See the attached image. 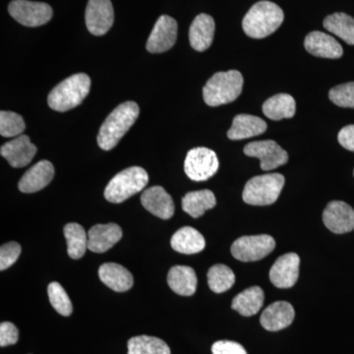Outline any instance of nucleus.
Segmentation results:
<instances>
[{"label": "nucleus", "mask_w": 354, "mask_h": 354, "mask_svg": "<svg viewBox=\"0 0 354 354\" xmlns=\"http://www.w3.org/2000/svg\"><path fill=\"white\" fill-rule=\"evenodd\" d=\"M140 109L135 102H125L113 109L100 128L97 145L104 151L113 150L138 120Z\"/></svg>", "instance_id": "f257e3e1"}, {"label": "nucleus", "mask_w": 354, "mask_h": 354, "mask_svg": "<svg viewBox=\"0 0 354 354\" xmlns=\"http://www.w3.org/2000/svg\"><path fill=\"white\" fill-rule=\"evenodd\" d=\"M285 19L283 9L271 1H260L254 4L242 22L247 36L253 39H264L277 31Z\"/></svg>", "instance_id": "f03ea898"}, {"label": "nucleus", "mask_w": 354, "mask_h": 354, "mask_svg": "<svg viewBox=\"0 0 354 354\" xmlns=\"http://www.w3.org/2000/svg\"><path fill=\"white\" fill-rule=\"evenodd\" d=\"M91 90L90 77L85 73L74 74L51 90L48 104L59 113L68 111L82 104Z\"/></svg>", "instance_id": "7ed1b4c3"}, {"label": "nucleus", "mask_w": 354, "mask_h": 354, "mask_svg": "<svg viewBox=\"0 0 354 354\" xmlns=\"http://www.w3.org/2000/svg\"><path fill=\"white\" fill-rule=\"evenodd\" d=\"M243 88V76L237 70L218 72L203 88V97L209 106H218L235 101Z\"/></svg>", "instance_id": "20e7f679"}, {"label": "nucleus", "mask_w": 354, "mask_h": 354, "mask_svg": "<svg viewBox=\"0 0 354 354\" xmlns=\"http://www.w3.org/2000/svg\"><path fill=\"white\" fill-rule=\"evenodd\" d=\"M148 183L149 176L143 167H128L109 181L104 189V198L113 204H120L143 190Z\"/></svg>", "instance_id": "39448f33"}, {"label": "nucleus", "mask_w": 354, "mask_h": 354, "mask_svg": "<svg viewBox=\"0 0 354 354\" xmlns=\"http://www.w3.org/2000/svg\"><path fill=\"white\" fill-rule=\"evenodd\" d=\"M285 176L281 174H268L253 177L244 187L243 201L253 206H268L278 200L283 186Z\"/></svg>", "instance_id": "423d86ee"}, {"label": "nucleus", "mask_w": 354, "mask_h": 354, "mask_svg": "<svg viewBox=\"0 0 354 354\" xmlns=\"http://www.w3.org/2000/svg\"><path fill=\"white\" fill-rule=\"evenodd\" d=\"M220 162L213 150L204 147L194 148L187 153L184 162L186 176L193 181H206L218 171Z\"/></svg>", "instance_id": "0eeeda50"}, {"label": "nucleus", "mask_w": 354, "mask_h": 354, "mask_svg": "<svg viewBox=\"0 0 354 354\" xmlns=\"http://www.w3.org/2000/svg\"><path fill=\"white\" fill-rule=\"evenodd\" d=\"M274 247L276 241L268 234L242 236L232 244V254L241 262H255L269 255Z\"/></svg>", "instance_id": "6e6552de"}, {"label": "nucleus", "mask_w": 354, "mask_h": 354, "mask_svg": "<svg viewBox=\"0 0 354 354\" xmlns=\"http://www.w3.org/2000/svg\"><path fill=\"white\" fill-rule=\"evenodd\" d=\"M9 14L26 27H39L50 22L53 18V8L44 2L29 0H13L8 6Z\"/></svg>", "instance_id": "1a4fd4ad"}, {"label": "nucleus", "mask_w": 354, "mask_h": 354, "mask_svg": "<svg viewBox=\"0 0 354 354\" xmlns=\"http://www.w3.org/2000/svg\"><path fill=\"white\" fill-rule=\"evenodd\" d=\"M248 157L259 158L263 171H272L288 162V153L272 140L256 141L244 147Z\"/></svg>", "instance_id": "9d476101"}, {"label": "nucleus", "mask_w": 354, "mask_h": 354, "mask_svg": "<svg viewBox=\"0 0 354 354\" xmlns=\"http://www.w3.org/2000/svg\"><path fill=\"white\" fill-rule=\"evenodd\" d=\"M86 26L94 36H104L113 27L114 11L111 0H88L85 12Z\"/></svg>", "instance_id": "9b49d317"}, {"label": "nucleus", "mask_w": 354, "mask_h": 354, "mask_svg": "<svg viewBox=\"0 0 354 354\" xmlns=\"http://www.w3.org/2000/svg\"><path fill=\"white\" fill-rule=\"evenodd\" d=\"M177 23L171 16L158 18L147 41L146 48L151 53H162L171 50L176 43Z\"/></svg>", "instance_id": "f8f14e48"}, {"label": "nucleus", "mask_w": 354, "mask_h": 354, "mask_svg": "<svg viewBox=\"0 0 354 354\" xmlns=\"http://www.w3.org/2000/svg\"><path fill=\"white\" fill-rule=\"evenodd\" d=\"M300 258L297 254L288 253L274 262L270 271L272 285L279 288H290L299 277Z\"/></svg>", "instance_id": "ddd939ff"}, {"label": "nucleus", "mask_w": 354, "mask_h": 354, "mask_svg": "<svg viewBox=\"0 0 354 354\" xmlns=\"http://www.w3.org/2000/svg\"><path fill=\"white\" fill-rule=\"evenodd\" d=\"M323 221L334 234H346L354 230V209L344 202H330L324 211Z\"/></svg>", "instance_id": "4468645a"}, {"label": "nucleus", "mask_w": 354, "mask_h": 354, "mask_svg": "<svg viewBox=\"0 0 354 354\" xmlns=\"http://www.w3.org/2000/svg\"><path fill=\"white\" fill-rule=\"evenodd\" d=\"M37 151V147L32 143L29 136L20 135L4 144L0 149V153L11 167L19 169L32 162Z\"/></svg>", "instance_id": "2eb2a0df"}, {"label": "nucleus", "mask_w": 354, "mask_h": 354, "mask_svg": "<svg viewBox=\"0 0 354 354\" xmlns=\"http://www.w3.org/2000/svg\"><path fill=\"white\" fill-rule=\"evenodd\" d=\"M141 203L147 211L162 220L171 218L176 209L171 195L162 186H153L144 191Z\"/></svg>", "instance_id": "dca6fc26"}, {"label": "nucleus", "mask_w": 354, "mask_h": 354, "mask_svg": "<svg viewBox=\"0 0 354 354\" xmlns=\"http://www.w3.org/2000/svg\"><path fill=\"white\" fill-rule=\"evenodd\" d=\"M122 239V230L116 223L95 225L88 232V249L95 253H104Z\"/></svg>", "instance_id": "f3484780"}, {"label": "nucleus", "mask_w": 354, "mask_h": 354, "mask_svg": "<svg viewBox=\"0 0 354 354\" xmlns=\"http://www.w3.org/2000/svg\"><path fill=\"white\" fill-rule=\"evenodd\" d=\"M55 176V167L48 160H41L26 171L18 183L23 193H35L44 189Z\"/></svg>", "instance_id": "a211bd4d"}, {"label": "nucleus", "mask_w": 354, "mask_h": 354, "mask_svg": "<svg viewBox=\"0 0 354 354\" xmlns=\"http://www.w3.org/2000/svg\"><path fill=\"white\" fill-rule=\"evenodd\" d=\"M295 309L286 301H277L270 305L261 315L262 327L270 332L286 329L295 320Z\"/></svg>", "instance_id": "6ab92c4d"}, {"label": "nucleus", "mask_w": 354, "mask_h": 354, "mask_svg": "<svg viewBox=\"0 0 354 354\" xmlns=\"http://www.w3.org/2000/svg\"><path fill=\"white\" fill-rule=\"evenodd\" d=\"M304 46L309 53L317 57L335 59L344 55V50L339 41L323 32L315 31L307 35Z\"/></svg>", "instance_id": "aec40b11"}, {"label": "nucleus", "mask_w": 354, "mask_h": 354, "mask_svg": "<svg viewBox=\"0 0 354 354\" xmlns=\"http://www.w3.org/2000/svg\"><path fill=\"white\" fill-rule=\"evenodd\" d=\"M215 21L208 14H199L190 26L191 46L197 51L208 50L215 36Z\"/></svg>", "instance_id": "412c9836"}, {"label": "nucleus", "mask_w": 354, "mask_h": 354, "mask_svg": "<svg viewBox=\"0 0 354 354\" xmlns=\"http://www.w3.org/2000/svg\"><path fill=\"white\" fill-rule=\"evenodd\" d=\"M99 277L104 285L116 292H125L134 283L131 272L116 263L102 264L99 269Z\"/></svg>", "instance_id": "4be33fe9"}, {"label": "nucleus", "mask_w": 354, "mask_h": 354, "mask_svg": "<svg viewBox=\"0 0 354 354\" xmlns=\"http://www.w3.org/2000/svg\"><path fill=\"white\" fill-rule=\"evenodd\" d=\"M196 272L187 266H174L167 274V283L172 291L183 297H191L197 288Z\"/></svg>", "instance_id": "5701e85b"}, {"label": "nucleus", "mask_w": 354, "mask_h": 354, "mask_svg": "<svg viewBox=\"0 0 354 354\" xmlns=\"http://www.w3.org/2000/svg\"><path fill=\"white\" fill-rule=\"evenodd\" d=\"M267 130V123L258 116L239 114L235 116L232 127L227 131L230 140H243L258 136Z\"/></svg>", "instance_id": "b1692460"}, {"label": "nucleus", "mask_w": 354, "mask_h": 354, "mask_svg": "<svg viewBox=\"0 0 354 354\" xmlns=\"http://www.w3.org/2000/svg\"><path fill=\"white\" fill-rule=\"evenodd\" d=\"M171 244L172 249L176 252L191 255L204 250L206 241L204 236L195 228L184 227L172 235Z\"/></svg>", "instance_id": "393cba45"}, {"label": "nucleus", "mask_w": 354, "mask_h": 354, "mask_svg": "<svg viewBox=\"0 0 354 354\" xmlns=\"http://www.w3.org/2000/svg\"><path fill=\"white\" fill-rule=\"evenodd\" d=\"M264 291L259 286L247 288L232 300V307L242 316L255 315L264 304Z\"/></svg>", "instance_id": "a878e982"}, {"label": "nucleus", "mask_w": 354, "mask_h": 354, "mask_svg": "<svg viewBox=\"0 0 354 354\" xmlns=\"http://www.w3.org/2000/svg\"><path fill=\"white\" fill-rule=\"evenodd\" d=\"M263 113L272 120L291 118L297 111V104L292 95L278 94L272 95L263 104Z\"/></svg>", "instance_id": "bb28decb"}, {"label": "nucleus", "mask_w": 354, "mask_h": 354, "mask_svg": "<svg viewBox=\"0 0 354 354\" xmlns=\"http://www.w3.org/2000/svg\"><path fill=\"white\" fill-rule=\"evenodd\" d=\"M216 205L215 194L211 190L193 191L183 198V209L185 213L197 218Z\"/></svg>", "instance_id": "cd10ccee"}, {"label": "nucleus", "mask_w": 354, "mask_h": 354, "mask_svg": "<svg viewBox=\"0 0 354 354\" xmlns=\"http://www.w3.org/2000/svg\"><path fill=\"white\" fill-rule=\"evenodd\" d=\"M64 236L68 245V255L74 260L80 259L88 249V234L82 225L76 223H67Z\"/></svg>", "instance_id": "c85d7f7f"}, {"label": "nucleus", "mask_w": 354, "mask_h": 354, "mask_svg": "<svg viewBox=\"0 0 354 354\" xmlns=\"http://www.w3.org/2000/svg\"><path fill=\"white\" fill-rule=\"evenodd\" d=\"M324 28L341 38L346 44L354 46V19L346 13H335L324 20Z\"/></svg>", "instance_id": "c756f323"}, {"label": "nucleus", "mask_w": 354, "mask_h": 354, "mask_svg": "<svg viewBox=\"0 0 354 354\" xmlns=\"http://www.w3.org/2000/svg\"><path fill=\"white\" fill-rule=\"evenodd\" d=\"M128 354H171V348L158 337L139 335L128 341Z\"/></svg>", "instance_id": "7c9ffc66"}, {"label": "nucleus", "mask_w": 354, "mask_h": 354, "mask_svg": "<svg viewBox=\"0 0 354 354\" xmlns=\"http://www.w3.org/2000/svg\"><path fill=\"white\" fill-rule=\"evenodd\" d=\"M234 283V272L227 266L218 264L209 268L208 272V285L209 288L214 292H225V291L232 288Z\"/></svg>", "instance_id": "2f4dec72"}, {"label": "nucleus", "mask_w": 354, "mask_h": 354, "mask_svg": "<svg viewBox=\"0 0 354 354\" xmlns=\"http://www.w3.org/2000/svg\"><path fill=\"white\" fill-rule=\"evenodd\" d=\"M48 295L50 304L60 315L64 317L71 315L72 312H73V305H72L71 300H70L66 291L60 283H57V281L50 283L48 288Z\"/></svg>", "instance_id": "473e14b6"}, {"label": "nucleus", "mask_w": 354, "mask_h": 354, "mask_svg": "<svg viewBox=\"0 0 354 354\" xmlns=\"http://www.w3.org/2000/svg\"><path fill=\"white\" fill-rule=\"evenodd\" d=\"M25 128V121L20 114L6 111L0 113V134L2 137L12 138L20 136Z\"/></svg>", "instance_id": "72a5a7b5"}, {"label": "nucleus", "mask_w": 354, "mask_h": 354, "mask_svg": "<svg viewBox=\"0 0 354 354\" xmlns=\"http://www.w3.org/2000/svg\"><path fill=\"white\" fill-rule=\"evenodd\" d=\"M329 97L335 106L354 109V82L342 84L330 88Z\"/></svg>", "instance_id": "f704fd0d"}, {"label": "nucleus", "mask_w": 354, "mask_h": 354, "mask_svg": "<svg viewBox=\"0 0 354 354\" xmlns=\"http://www.w3.org/2000/svg\"><path fill=\"white\" fill-rule=\"evenodd\" d=\"M21 246L17 242H8L0 248V270L8 269L20 257Z\"/></svg>", "instance_id": "c9c22d12"}, {"label": "nucleus", "mask_w": 354, "mask_h": 354, "mask_svg": "<svg viewBox=\"0 0 354 354\" xmlns=\"http://www.w3.org/2000/svg\"><path fill=\"white\" fill-rule=\"evenodd\" d=\"M19 332L14 324L3 322L0 325V346H12L18 342Z\"/></svg>", "instance_id": "e433bc0d"}, {"label": "nucleus", "mask_w": 354, "mask_h": 354, "mask_svg": "<svg viewBox=\"0 0 354 354\" xmlns=\"http://www.w3.org/2000/svg\"><path fill=\"white\" fill-rule=\"evenodd\" d=\"M213 354H248L245 348L239 342L232 341H218L212 346Z\"/></svg>", "instance_id": "4c0bfd02"}, {"label": "nucleus", "mask_w": 354, "mask_h": 354, "mask_svg": "<svg viewBox=\"0 0 354 354\" xmlns=\"http://www.w3.org/2000/svg\"><path fill=\"white\" fill-rule=\"evenodd\" d=\"M337 140L344 149L354 152V125L342 128L337 135Z\"/></svg>", "instance_id": "58836bf2"}, {"label": "nucleus", "mask_w": 354, "mask_h": 354, "mask_svg": "<svg viewBox=\"0 0 354 354\" xmlns=\"http://www.w3.org/2000/svg\"><path fill=\"white\" fill-rule=\"evenodd\" d=\"M353 176H354V171H353Z\"/></svg>", "instance_id": "ea45409f"}]
</instances>
